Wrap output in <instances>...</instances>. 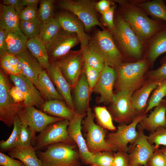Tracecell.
Wrapping results in <instances>:
<instances>
[{"label": "cell", "instance_id": "obj_41", "mask_svg": "<svg viewBox=\"0 0 166 166\" xmlns=\"http://www.w3.org/2000/svg\"><path fill=\"white\" fill-rule=\"evenodd\" d=\"M149 142L155 145L157 149L160 146H166V127H162L154 132L150 133L148 136Z\"/></svg>", "mask_w": 166, "mask_h": 166}, {"label": "cell", "instance_id": "obj_20", "mask_svg": "<svg viewBox=\"0 0 166 166\" xmlns=\"http://www.w3.org/2000/svg\"><path fill=\"white\" fill-rule=\"evenodd\" d=\"M73 89V100L74 112L80 114L86 113L89 107L90 96L93 91L88 82L84 70Z\"/></svg>", "mask_w": 166, "mask_h": 166}, {"label": "cell", "instance_id": "obj_45", "mask_svg": "<svg viewBox=\"0 0 166 166\" xmlns=\"http://www.w3.org/2000/svg\"><path fill=\"white\" fill-rule=\"evenodd\" d=\"M20 21H29L38 18L37 7L26 6L24 8L19 14Z\"/></svg>", "mask_w": 166, "mask_h": 166}, {"label": "cell", "instance_id": "obj_23", "mask_svg": "<svg viewBox=\"0 0 166 166\" xmlns=\"http://www.w3.org/2000/svg\"><path fill=\"white\" fill-rule=\"evenodd\" d=\"M166 101L162 100L148 116H146L139 124L143 128L153 132L160 127H166Z\"/></svg>", "mask_w": 166, "mask_h": 166}, {"label": "cell", "instance_id": "obj_57", "mask_svg": "<svg viewBox=\"0 0 166 166\" xmlns=\"http://www.w3.org/2000/svg\"><path fill=\"white\" fill-rule=\"evenodd\" d=\"M144 166H149L147 164L146 165H144Z\"/></svg>", "mask_w": 166, "mask_h": 166}, {"label": "cell", "instance_id": "obj_35", "mask_svg": "<svg viewBox=\"0 0 166 166\" xmlns=\"http://www.w3.org/2000/svg\"><path fill=\"white\" fill-rule=\"evenodd\" d=\"M95 117L98 124L105 129L114 131L117 128L113 122V117L109 112L105 106H97L94 108Z\"/></svg>", "mask_w": 166, "mask_h": 166}, {"label": "cell", "instance_id": "obj_50", "mask_svg": "<svg viewBox=\"0 0 166 166\" xmlns=\"http://www.w3.org/2000/svg\"><path fill=\"white\" fill-rule=\"evenodd\" d=\"M0 69L7 75H18L17 70L2 56L0 55Z\"/></svg>", "mask_w": 166, "mask_h": 166}, {"label": "cell", "instance_id": "obj_11", "mask_svg": "<svg viewBox=\"0 0 166 166\" xmlns=\"http://www.w3.org/2000/svg\"><path fill=\"white\" fill-rule=\"evenodd\" d=\"M17 116L22 124H26L31 129L32 145L37 132L40 133L51 123L65 119L50 116L34 106L23 107Z\"/></svg>", "mask_w": 166, "mask_h": 166}, {"label": "cell", "instance_id": "obj_19", "mask_svg": "<svg viewBox=\"0 0 166 166\" xmlns=\"http://www.w3.org/2000/svg\"><path fill=\"white\" fill-rule=\"evenodd\" d=\"M56 17L61 29L77 35L81 44V49L88 45L90 38L85 32L84 24L76 16L72 13L64 12L60 13Z\"/></svg>", "mask_w": 166, "mask_h": 166}, {"label": "cell", "instance_id": "obj_5", "mask_svg": "<svg viewBox=\"0 0 166 166\" xmlns=\"http://www.w3.org/2000/svg\"><path fill=\"white\" fill-rule=\"evenodd\" d=\"M121 49L129 55L139 58L143 50L142 41L121 16H118L112 31Z\"/></svg>", "mask_w": 166, "mask_h": 166}, {"label": "cell", "instance_id": "obj_15", "mask_svg": "<svg viewBox=\"0 0 166 166\" xmlns=\"http://www.w3.org/2000/svg\"><path fill=\"white\" fill-rule=\"evenodd\" d=\"M132 92L120 90L114 95L110 107L114 119L120 123L126 124L133 119L135 115L132 103Z\"/></svg>", "mask_w": 166, "mask_h": 166}, {"label": "cell", "instance_id": "obj_1", "mask_svg": "<svg viewBox=\"0 0 166 166\" xmlns=\"http://www.w3.org/2000/svg\"><path fill=\"white\" fill-rule=\"evenodd\" d=\"M36 150L42 166H81L78 148L74 142L59 143Z\"/></svg>", "mask_w": 166, "mask_h": 166}, {"label": "cell", "instance_id": "obj_32", "mask_svg": "<svg viewBox=\"0 0 166 166\" xmlns=\"http://www.w3.org/2000/svg\"><path fill=\"white\" fill-rule=\"evenodd\" d=\"M166 52V29L159 32L153 38L149 48L148 57L153 62L160 55Z\"/></svg>", "mask_w": 166, "mask_h": 166}, {"label": "cell", "instance_id": "obj_44", "mask_svg": "<svg viewBox=\"0 0 166 166\" xmlns=\"http://www.w3.org/2000/svg\"><path fill=\"white\" fill-rule=\"evenodd\" d=\"M149 166H166V156L160 149L156 150L149 160Z\"/></svg>", "mask_w": 166, "mask_h": 166}, {"label": "cell", "instance_id": "obj_58", "mask_svg": "<svg viewBox=\"0 0 166 166\" xmlns=\"http://www.w3.org/2000/svg\"><path fill=\"white\" fill-rule=\"evenodd\" d=\"M128 166H131V165H129Z\"/></svg>", "mask_w": 166, "mask_h": 166}, {"label": "cell", "instance_id": "obj_34", "mask_svg": "<svg viewBox=\"0 0 166 166\" xmlns=\"http://www.w3.org/2000/svg\"><path fill=\"white\" fill-rule=\"evenodd\" d=\"M22 124L17 116L14 119L13 128L10 136L6 140H2L0 141V152H9L18 146Z\"/></svg>", "mask_w": 166, "mask_h": 166}, {"label": "cell", "instance_id": "obj_24", "mask_svg": "<svg viewBox=\"0 0 166 166\" xmlns=\"http://www.w3.org/2000/svg\"><path fill=\"white\" fill-rule=\"evenodd\" d=\"M53 117L70 121L75 115L74 111L69 108L63 101L55 99L45 101L40 109Z\"/></svg>", "mask_w": 166, "mask_h": 166}, {"label": "cell", "instance_id": "obj_21", "mask_svg": "<svg viewBox=\"0 0 166 166\" xmlns=\"http://www.w3.org/2000/svg\"><path fill=\"white\" fill-rule=\"evenodd\" d=\"M46 70L58 92L64 98L67 105L74 111L71 93L72 88L61 73L56 62L50 63L49 68Z\"/></svg>", "mask_w": 166, "mask_h": 166}, {"label": "cell", "instance_id": "obj_27", "mask_svg": "<svg viewBox=\"0 0 166 166\" xmlns=\"http://www.w3.org/2000/svg\"><path fill=\"white\" fill-rule=\"evenodd\" d=\"M37 89L40 92L45 101L53 99L64 101L62 96L58 92L45 69H43L38 77Z\"/></svg>", "mask_w": 166, "mask_h": 166}, {"label": "cell", "instance_id": "obj_25", "mask_svg": "<svg viewBox=\"0 0 166 166\" xmlns=\"http://www.w3.org/2000/svg\"><path fill=\"white\" fill-rule=\"evenodd\" d=\"M36 151L32 145L18 146L8 152V154L10 157L19 160L26 166H42Z\"/></svg>", "mask_w": 166, "mask_h": 166}, {"label": "cell", "instance_id": "obj_48", "mask_svg": "<svg viewBox=\"0 0 166 166\" xmlns=\"http://www.w3.org/2000/svg\"><path fill=\"white\" fill-rule=\"evenodd\" d=\"M128 155L127 152L117 151L114 154L112 166H128Z\"/></svg>", "mask_w": 166, "mask_h": 166}, {"label": "cell", "instance_id": "obj_37", "mask_svg": "<svg viewBox=\"0 0 166 166\" xmlns=\"http://www.w3.org/2000/svg\"><path fill=\"white\" fill-rule=\"evenodd\" d=\"M41 25L38 18L31 21H20L19 28L22 32L29 39L38 36Z\"/></svg>", "mask_w": 166, "mask_h": 166}, {"label": "cell", "instance_id": "obj_16", "mask_svg": "<svg viewBox=\"0 0 166 166\" xmlns=\"http://www.w3.org/2000/svg\"><path fill=\"white\" fill-rule=\"evenodd\" d=\"M86 114V113L82 114L75 113L73 118L69 121L68 132L78 148L81 161L85 164L89 165L93 153L89 150L81 131V123Z\"/></svg>", "mask_w": 166, "mask_h": 166}, {"label": "cell", "instance_id": "obj_49", "mask_svg": "<svg viewBox=\"0 0 166 166\" xmlns=\"http://www.w3.org/2000/svg\"><path fill=\"white\" fill-rule=\"evenodd\" d=\"M2 152H0V166H26L20 160H15Z\"/></svg>", "mask_w": 166, "mask_h": 166}, {"label": "cell", "instance_id": "obj_28", "mask_svg": "<svg viewBox=\"0 0 166 166\" xmlns=\"http://www.w3.org/2000/svg\"><path fill=\"white\" fill-rule=\"evenodd\" d=\"M26 47L43 69L47 70L50 63L46 44L37 36L28 39Z\"/></svg>", "mask_w": 166, "mask_h": 166}, {"label": "cell", "instance_id": "obj_2", "mask_svg": "<svg viewBox=\"0 0 166 166\" xmlns=\"http://www.w3.org/2000/svg\"><path fill=\"white\" fill-rule=\"evenodd\" d=\"M123 2L121 3L123 5L121 17L142 41L157 33L160 27L158 22L150 18L142 9Z\"/></svg>", "mask_w": 166, "mask_h": 166}, {"label": "cell", "instance_id": "obj_30", "mask_svg": "<svg viewBox=\"0 0 166 166\" xmlns=\"http://www.w3.org/2000/svg\"><path fill=\"white\" fill-rule=\"evenodd\" d=\"M20 20L19 15L12 7L0 6V28L8 32L19 28Z\"/></svg>", "mask_w": 166, "mask_h": 166}, {"label": "cell", "instance_id": "obj_3", "mask_svg": "<svg viewBox=\"0 0 166 166\" xmlns=\"http://www.w3.org/2000/svg\"><path fill=\"white\" fill-rule=\"evenodd\" d=\"M88 45L102 57L105 63L110 66L117 68L122 64V55L109 31H97L93 37L90 39Z\"/></svg>", "mask_w": 166, "mask_h": 166}, {"label": "cell", "instance_id": "obj_47", "mask_svg": "<svg viewBox=\"0 0 166 166\" xmlns=\"http://www.w3.org/2000/svg\"><path fill=\"white\" fill-rule=\"evenodd\" d=\"M151 75L153 81L158 83L166 80V58L159 68L151 73Z\"/></svg>", "mask_w": 166, "mask_h": 166}, {"label": "cell", "instance_id": "obj_42", "mask_svg": "<svg viewBox=\"0 0 166 166\" xmlns=\"http://www.w3.org/2000/svg\"><path fill=\"white\" fill-rule=\"evenodd\" d=\"M84 72L89 85L93 90L99 80L101 72L85 62Z\"/></svg>", "mask_w": 166, "mask_h": 166}, {"label": "cell", "instance_id": "obj_31", "mask_svg": "<svg viewBox=\"0 0 166 166\" xmlns=\"http://www.w3.org/2000/svg\"><path fill=\"white\" fill-rule=\"evenodd\" d=\"M137 5L149 15L166 22V6L162 0L147 1L138 3Z\"/></svg>", "mask_w": 166, "mask_h": 166}, {"label": "cell", "instance_id": "obj_56", "mask_svg": "<svg viewBox=\"0 0 166 166\" xmlns=\"http://www.w3.org/2000/svg\"><path fill=\"white\" fill-rule=\"evenodd\" d=\"M160 149L166 156V146L161 148Z\"/></svg>", "mask_w": 166, "mask_h": 166}, {"label": "cell", "instance_id": "obj_17", "mask_svg": "<svg viewBox=\"0 0 166 166\" xmlns=\"http://www.w3.org/2000/svg\"><path fill=\"white\" fill-rule=\"evenodd\" d=\"M117 78V71L105 63L100 77L93 91L100 95L97 102L108 104L111 103L114 95L113 89Z\"/></svg>", "mask_w": 166, "mask_h": 166}, {"label": "cell", "instance_id": "obj_4", "mask_svg": "<svg viewBox=\"0 0 166 166\" xmlns=\"http://www.w3.org/2000/svg\"><path fill=\"white\" fill-rule=\"evenodd\" d=\"M94 115L89 107L82 123L85 132V141L89 150L93 153L101 151L113 152L117 151L115 147L106 140L104 128L94 122Z\"/></svg>", "mask_w": 166, "mask_h": 166}, {"label": "cell", "instance_id": "obj_26", "mask_svg": "<svg viewBox=\"0 0 166 166\" xmlns=\"http://www.w3.org/2000/svg\"><path fill=\"white\" fill-rule=\"evenodd\" d=\"M28 40L19 28L8 32L6 39V52L15 55L22 53L27 48Z\"/></svg>", "mask_w": 166, "mask_h": 166}, {"label": "cell", "instance_id": "obj_6", "mask_svg": "<svg viewBox=\"0 0 166 166\" xmlns=\"http://www.w3.org/2000/svg\"><path fill=\"white\" fill-rule=\"evenodd\" d=\"M147 65L145 59L122 64L117 71V85L119 91L133 92L140 85Z\"/></svg>", "mask_w": 166, "mask_h": 166}, {"label": "cell", "instance_id": "obj_14", "mask_svg": "<svg viewBox=\"0 0 166 166\" xmlns=\"http://www.w3.org/2000/svg\"><path fill=\"white\" fill-rule=\"evenodd\" d=\"M56 62L72 89L73 88L84 70V61L81 49L70 51Z\"/></svg>", "mask_w": 166, "mask_h": 166}, {"label": "cell", "instance_id": "obj_22", "mask_svg": "<svg viewBox=\"0 0 166 166\" xmlns=\"http://www.w3.org/2000/svg\"><path fill=\"white\" fill-rule=\"evenodd\" d=\"M16 55L21 62L23 75L32 82L37 88L38 76L43 68L27 48Z\"/></svg>", "mask_w": 166, "mask_h": 166}, {"label": "cell", "instance_id": "obj_29", "mask_svg": "<svg viewBox=\"0 0 166 166\" xmlns=\"http://www.w3.org/2000/svg\"><path fill=\"white\" fill-rule=\"evenodd\" d=\"M158 83L153 81L144 86L132 96L131 101L135 115L140 114L144 109L150 93L156 88Z\"/></svg>", "mask_w": 166, "mask_h": 166}, {"label": "cell", "instance_id": "obj_36", "mask_svg": "<svg viewBox=\"0 0 166 166\" xmlns=\"http://www.w3.org/2000/svg\"><path fill=\"white\" fill-rule=\"evenodd\" d=\"M81 50L84 62L101 72L105 64L102 57L90 48L88 45Z\"/></svg>", "mask_w": 166, "mask_h": 166}, {"label": "cell", "instance_id": "obj_8", "mask_svg": "<svg viewBox=\"0 0 166 166\" xmlns=\"http://www.w3.org/2000/svg\"><path fill=\"white\" fill-rule=\"evenodd\" d=\"M96 3L90 0H63L59 2V6L76 16L84 24L85 29L89 30L96 26L103 28L97 17Z\"/></svg>", "mask_w": 166, "mask_h": 166}, {"label": "cell", "instance_id": "obj_43", "mask_svg": "<svg viewBox=\"0 0 166 166\" xmlns=\"http://www.w3.org/2000/svg\"><path fill=\"white\" fill-rule=\"evenodd\" d=\"M32 135L31 129L26 124H22L18 146H28L32 145Z\"/></svg>", "mask_w": 166, "mask_h": 166}, {"label": "cell", "instance_id": "obj_53", "mask_svg": "<svg viewBox=\"0 0 166 166\" xmlns=\"http://www.w3.org/2000/svg\"><path fill=\"white\" fill-rule=\"evenodd\" d=\"M111 7L110 1L102 0L95 4V8L101 14L108 11Z\"/></svg>", "mask_w": 166, "mask_h": 166}, {"label": "cell", "instance_id": "obj_39", "mask_svg": "<svg viewBox=\"0 0 166 166\" xmlns=\"http://www.w3.org/2000/svg\"><path fill=\"white\" fill-rule=\"evenodd\" d=\"M53 0H42L41 1L38 18L42 24L47 22L54 17V16Z\"/></svg>", "mask_w": 166, "mask_h": 166}, {"label": "cell", "instance_id": "obj_55", "mask_svg": "<svg viewBox=\"0 0 166 166\" xmlns=\"http://www.w3.org/2000/svg\"><path fill=\"white\" fill-rule=\"evenodd\" d=\"M39 0H21L23 6H31L37 7Z\"/></svg>", "mask_w": 166, "mask_h": 166}, {"label": "cell", "instance_id": "obj_40", "mask_svg": "<svg viewBox=\"0 0 166 166\" xmlns=\"http://www.w3.org/2000/svg\"><path fill=\"white\" fill-rule=\"evenodd\" d=\"M113 152L101 151L93 153L89 165L91 166H112L114 154Z\"/></svg>", "mask_w": 166, "mask_h": 166}, {"label": "cell", "instance_id": "obj_9", "mask_svg": "<svg viewBox=\"0 0 166 166\" xmlns=\"http://www.w3.org/2000/svg\"><path fill=\"white\" fill-rule=\"evenodd\" d=\"M69 123L64 119L49 124L36 136L33 146L38 150L55 143L74 142L68 132Z\"/></svg>", "mask_w": 166, "mask_h": 166}, {"label": "cell", "instance_id": "obj_51", "mask_svg": "<svg viewBox=\"0 0 166 166\" xmlns=\"http://www.w3.org/2000/svg\"><path fill=\"white\" fill-rule=\"evenodd\" d=\"M10 94L16 103L23 102L25 97L21 91L16 86H12L10 90Z\"/></svg>", "mask_w": 166, "mask_h": 166}, {"label": "cell", "instance_id": "obj_46", "mask_svg": "<svg viewBox=\"0 0 166 166\" xmlns=\"http://www.w3.org/2000/svg\"><path fill=\"white\" fill-rule=\"evenodd\" d=\"M115 6H111L107 11L102 14V19L103 24L112 32L115 27L114 22V14Z\"/></svg>", "mask_w": 166, "mask_h": 166}, {"label": "cell", "instance_id": "obj_38", "mask_svg": "<svg viewBox=\"0 0 166 166\" xmlns=\"http://www.w3.org/2000/svg\"><path fill=\"white\" fill-rule=\"evenodd\" d=\"M166 96V80L159 82L149 101L144 114L158 105Z\"/></svg>", "mask_w": 166, "mask_h": 166}, {"label": "cell", "instance_id": "obj_52", "mask_svg": "<svg viewBox=\"0 0 166 166\" xmlns=\"http://www.w3.org/2000/svg\"><path fill=\"white\" fill-rule=\"evenodd\" d=\"M2 4L13 7L18 14L24 9L21 0H3Z\"/></svg>", "mask_w": 166, "mask_h": 166}, {"label": "cell", "instance_id": "obj_18", "mask_svg": "<svg viewBox=\"0 0 166 166\" xmlns=\"http://www.w3.org/2000/svg\"><path fill=\"white\" fill-rule=\"evenodd\" d=\"M10 77L14 85L25 96L24 107L34 106L40 109L45 101L32 82L23 74L11 75Z\"/></svg>", "mask_w": 166, "mask_h": 166}, {"label": "cell", "instance_id": "obj_54", "mask_svg": "<svg viewBox=\"0 0 166 166\" xmlns=\"http://www.w3.org/2000/svg\"><path fill=\"white\" fill-rule=\"evenodd\" d=\"M7 31L0 28V55L6 52V39Z\"/></svg>", "mask_w": 166, "mask_h": 166}, {"label": "cell", "instance_id": "obj_10", "mask_svg": "<svg viewBox=\"0 0 166 166\" xmlns=\"http://www.w3.org/2000/svg\"><path fill=\"white\" fill-rule=\"evenodd\" d=\"M146 116L144 114L137 116L129 124H121L115 132L108 134L106 141L114 146L117 151L127 152L128 144H132L137 137L138 125Z\"/></svg>", "mask_w": 166, "mask_h": 166}, {"label": "cell", "instance_id": "obj_59", "mask_svg": "<svg viewBox=\"0 0 166 166\" xmlns=\"http://www.w3.org/2000/svg\"></svg>", "mask_w": 166, "mask_h": 166}, {"label": "cell", "instance_id": "obj_13", "mask_svg": "<svg viewBox=\"0 0 166 166\" xmlns=\"http://www.w3.org/2000/svg\"><path fill=\"white\" fill-rule=\"evenodd\" d=\"M79 43V39L76 34L61 29L46 44L50 63L56 62L65 56Z\"/></svg>", "mask_w": 166, "mask_h": 166}, {"label": "cell", "instance_id": "obj_33", "mask_svg": "<svg viewBox=\"0 0 166 166\" xmlns=\"http://www.w3.org/2000/svg\"><path fill=\"white\" fill-rule=\"evenodd\" d=\"M56 17L49 21L42 24L38 37L46 44L50 41L61 29Z\"/></svg>", "mask_w": 166, "mask_h": 166}, {"label": "cell", "instance_id": "obj_7", "mask_svg": "<svg viewBox=\"0 0 166 166\" xmlns=\"http://www.w3.org/2000/svg\"><path fill=\"white\" fill-rule=\"evenodd\" d=\"M12 86L6 74L0 69V121L12 126L15 117L24 107L23 103L15 102L10 93Z\"/></svg>", "mask_w": 166, "mask_h": 166}, {"label": "cell", "instance_id": "obj_12", "mask_svg": "<svg viewBox=\"0 0 166 166\" xmlns=\"http://www.w3.org/2000/svg\"><path fill=\"white\" fill-rule=\"evenodd\" d=\"M137 129V137L128 147L129 165L144 166L147 164L152 154L157 149L149 142L148 136L144 134V130L139 124Z\"/></svg>", "mask_w": 166, "mask_h": 166}]
</instances>
